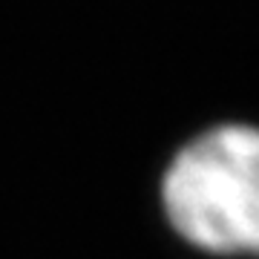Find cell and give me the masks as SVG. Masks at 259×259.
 Masks as SVG:
<instances>
[{"label":"cell","instance_id":"6da1fadb","mask_svg":"<svg viewBox=\"0 0 259 259\" xmlns=\"http://www.w3.org/2000/svg\"><path fill=\"white\" fill-rule=\"evenodd\" d=\"M170 228L216 256H259V127L225 121L196 133L161 173Z\"/></svg>","mask_w":259,"mask_h":259}]
</instances>
